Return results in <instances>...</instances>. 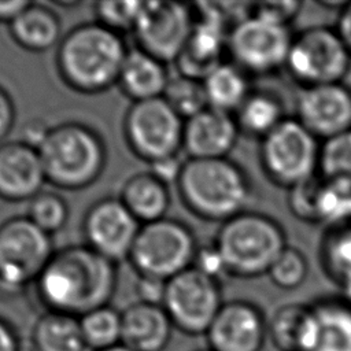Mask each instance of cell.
Masks as SVG:
<instances>
[{"label": "cell", "mask_w": 351, "mask_h": 351, "mask_svg": "<svg viewBox=\"0 0 351 351\" xmlns=\"http://www.w3.org/2000/svg\"><path fill=\"white\" fill-rule=\"evenodd\" d=\"M318 258L326 277L351 298V221L330 225L324 232Z\"/></svg>", "instance_id": "cell-26"}, {"label": "cell", "mask_w": 351, "mask_h": 351, "mask_svg": "<svg viewBox=\"0 0 351 351\" xmlns=\"http://www.w3.org/2000/svg\"><path fill=\"white\" fill-rule=\"evenodd\" d=\"M118 197L143 225L165 218L171 196L169 185L151 171H144L130 176L123 182Z\"/></svg>", "instance_id": "cell-24"}, {"label": "cell", "mask_w": 351, "mask_h": 351, "mask_svg": "<svg viewBox=\"0 0 351 351\" xmlns=\"http://www.w3.org/2000/svg\"><path fill=\"white\" fill-rule=\"evenodd\" d=\"M32 344L34 351H86L81 333L80 318L45 311L32 329Z\"/></svg>", "instance_id": "cell-27"}, {"label": "cell", "mask_w": 351, "mask_h": 351, "mask_svg": "<svg viewBox=\"0 0 351 351\" xmlns=\"http://www.w3.org/2000/svg\"><path fill=\"white\" fill-rule=\"evenodd\" d=\"M141 223L119 197L106 196L88 207L82 218L84 244L119 263L128 261Z\"/></svg>", "instance_id": "cell-14"}, {"label": "cell", "mask_w": 351, "mask_h": 351, "mask_svg": "<svg viewBox=\"0 0 351 351\" xmlns=\"http://www.w3.org/2000/svg\"><path fill=\"white\" fill-rule=\"evenodd\" d=\"M239 134L234 114L207 107L185 121L182 149L188 159L228 158Z\"/></svg>", "instance_id": "cell-19"}, {"label": "cell", "mask_w": 351, "mask_h": 351, "mask_svg": "<svg viewBox=\"0 0 351 351\" xmlns=\"http://www.w3.org/2000/svg\"><path fill=\"white\" fill-rule=\"evenodd\" d=\"M176 188L188 211L221 223L245 211L251 196L247 173L229 158L186 159Z\"/></svg>", "instance_id": "cell-3"}, {"label": "cell", "mask_w": 351, "mask_h": 351, "mask_svg": "<svg viewBox=\"0 0 351 351\" xmlns=\"http://www.w3.org/2000/svg\"><path fill=\"white\" fill-rule=\"evenodd\" d=\"M69 204L63 196L53 191H41L29 202L26 217L49 236L59 233L67 223Z\"/></svg>", "instance_id": "cell-32"}, {"label": "cell", "mask_w": 351, "mask_h": 351, "mask_svg": "<svg viewBox=\"0 0 351 351\" xmlns=\"http://www.w3.org/2000/svg\"><path fill=\"white\" fill-rule=\"evenodd\" d=\"M202 82L208 107L229 114H234L251 92L247 73L232 62L215 66Z\"/></svg>", "instance_id": "cell-28"}, {"label": "cell", "mask_w": 351, "mask_h": 351, "mask_svg": "<svg viewBox=\"0 0 351 351\" xmlns=\"http://www.w3.org/2000/svg\"><path fill=\"white\" fill-rule=\"evenodd\" d=\"M38 154L47 182L66 191L90 186L107 165L106 141L96 129L78 121L51 126Z\"/></svg>", "instance_id": "cell-4"}, {"label": "cell", "mask_w": 351, "mask_h": 351, "mask_svg": "<svg viewBox=\"0 0 351 351\" xmlns=\"http://www.w3.org/2000/svg\"><path fill=\"white\" fill-rule=\"evenodd\" d=\"M197 248V239L185 222L165 217L141 225L128 261L138 277L169 281L192 267Z\"/></svg>", "instance_id": "cell-6"}, {"label": "cell", "mask_w": 351, "mask_h": 351, "mask_svg": "<svg viewBox=\"0 0 351 351\" xmlns=\"http://www.w3.org/2000/svg\"><path fill=\"white\" fill-rule=\"evenodd\" d=\"M129 49L122 34L99 22L71 27L56 47V71L71 90L99 95L118 84Z\"/></svg>", "instance_id": "cell-2"}, {"label": "cell", "mask_w": 351, "mask_h": 351, "mask_svg": "<svg viewBox=\"0 0 351 351\" xmlns=\"http://www.w3.org/2000/svg\"><path fill=\"white\" fill-rule=\"evenodd\" d=\"M184 123L163 97H156L132 103L125 112L122 130L132 154L151 165L180 154Z\"/></svg>", "instance_id": "cell-9"}, {"label": "cell", "mask_w": 351, "mask_h": 351, "mask_svg": "<svg viewBox=\"0 0 351 351\" xmlns=\"http://www.w3.org/2000/svg\"><path fill=\"white\" fill-rule=\"evenodd\" d=\"M51 126L47 125V122L41 118H30L25 122L22 134H21V141L34 147L38 149V147L43 144L45 140Z\"/></svg>", "instance_id": "cell-41"}, {"label": "cell", "mask_w": 351, "mask_h": 351, "mask_svg": "<svg viewBox=\"0 0 351 351\" xmlns=\"http://www.w3.org/2000/svg\"><path fill=\"white\" fill-rule=\"evenodd\" d=\"M47 182L38 149L21 141L0 144V199L30 202Z\"/></svg>", "instance_id": "cell-17"}, {"label": "cell", "mask_w": 351, "mask_h": 351, "mask_svg": "<svg viewBox=\"0 0 351 351\" xmlns=\"http://www.w3.org/2000/svg\"><path fill=\"white\" fill-rule=\"evenodd\" d=\"M141 7L143 1L136 0H106L95 3L93 12L96 16V22L119 34H123L126 32H133Z\"/></svg>", "instance_id": "cell-35"}, {"label": "cell", "mask_w": 351, "mask_h": 351, "mask_svg": "<svg viewBox=\"0 0 351 351\" xmlns=\"http://www.w3.org/2000/svg\"><path fill=\"white\" fill-rule=\"evenodd\" d=\"M221 281L195 267L166 282L162 306L174 329L184 335H206L223 304Z\"/></svg>", "instance_id": "cell-10"}, {"label": "cell", "mask_w": 351, "mask_h": 351, "mask_svg": "<svg viewBox=\"0 0 351 351\" xmlns=\"http://www.w3.org/2000/svg\"><path fill=\"white\" fill-rule=\"evenodd\" d=\"M193 351H211V350L206 347V348H199V350H193Z\"/></svg>", "instance_id": "cell-47"}, {"label": "cell", "mask_w": 351, "mask_h": 351, "mask_svg": "<svg viewBox=\"0 0 351 351\" xmlns=\"http://www.w3.org/2000/svg\"><path fill=\"white\" fill-rule=\"evenodd\" d=\"M10 36L16 45L29 52H45L62 40L59 15L48 5L30 4L8 25Z\"/></svg>", "instance_id": "cell-23"}, {"label": "cell", "mask_w": 351, "mask_h": 351, "mask_svg": "<svg viewBox=\"0 0 351 351\" xmlns=\"http://www.w3.org/2000/svg\"><path fill=\"white\" fill-rule=\"evenodd\" d=\"M274 287L284 291L299 288L308 276L306 255L296 247L287 245L270 266L267 274Z\"/></svg>", "instance_id": "cell-34"}, {"label": "cell", "mask_w": 351, "mask_h": 351, "mask_svg": "<svg viewBox=\"0 0 351 351\" xmlns=\"http://www.w3.org/2000/svg\"><path fill=\"white\" fill-rule=\"evenodd\" d=\"M122 313L121 344L132 351H163L173 333V324L162 304L134 302Z\"/></svg>", "instance_id": "cell-20"}, {"label": "cell", "mask_w": 351, "mask_h": 351, "mask_svg": "<svg viewBox=\"0 0 351 351\" xmlns=\"http://www.w3.org/2000/svg\"><path fill=\"white\" fill-rule=\"evenodd\" d=\"M240 133L263 138L284 119V107L273 93L251 90L234 112Z\"/></svg>", "instance_id": "cell-29"}, {"label": "cell", "mask_w": 351, "mask_h": 351, "mask_svg": "<svg viewBox=\"0 0 351 351\" xmlns=\"http://www.w3.org/2000/svg\"><path fill=\"white\" fill-rule=\"evenodd\" d=\"M213 243L222 258L226 276L237 278L267 274L288 245L285 230L277 219L247 210L222 222Z\"/></svg>", "instance_id": "cell-5"}, {"label": "cell", "mask_w": 351, "mask_h": 351, "mask_svg": "<svg viewBox=\"0 0 351 351\" xmlns=\"http://www.w3.org/2000/svg\"><path fill=\"white\" fill-rule=\"evenodd\" d=\"M16 108L12 96L0 85V144L10 134L15 125Z\"/></svg>", "instance_id": "cell-40"}, {"label": "cell", "mask_w": 351, "mask_h": 351, "mask_svg": "<svg viewBox=\"0 0 351 351\" xmlns=\"http://www.w3.org/2000/svg\"><path fill=\"white\" fill-rule=\"evenodd\" d=\"M166 282L163 280L151 278V277H138L136 284V291L138 295L140 302L145 303H154V304H162Z\"/></svg>", "instance_id": "cell-39"}, {"label": "cell", "mask_w": 351, "mask_h": 351, "mask_svg": "<svg viewBox=\"0 0 351 351\" xmlns=\"http://www.w3.org/2000/svg\"><path fill=\"white\" fill-rule=\"evenodd\" d=\"M340 38L346 44L347 49L351 53V1L343 4V8L340 10L339 19H337V29Z\"/></svg>", "instance_id": "cell-43"}, {"label": "cell", "mask_w": 351, "mask_h": 351, "mask_svg": "<svg viewBox=\"0 0 351 351\" xmlns=\"http://www.w3.org/2000/svg\"><path fill=\"white\" fill-rule=\"evenodd\" d=\"M351 53L333 29L314 26L292 38L285 67L304 86L340 82Z\"/></svg>", "instance_id": "cell-11"}, {"label": "cell", "mask_w": 351, "mask_h": 351, "mask_svg": "<svg viewBox=\"0 0 351 351\" xmlns=\"http://www.w3.org/2000/svg\"><path fill=\"white\" fill-rule=\"evenodd\" d=\"M204 10L195 14V23L188 44L177 59L178 73L203 80L215 66L222 63V51L228 49V33L223 30L222 11L202 3Z\"/></svg>", "instance_id": "cell-18"}, {"label": "cell", "mask_w": 351, "mask_h": 351, "mask_svg": "<svg viewBox=\"0 0 351 351\" xmlns=\"http://www.w3.org/2000/svg\"><path fill=\"white\" fill-rule=\"evenodd\" d=\"M204 336L211 351H262L269 340V318L250 300H229Z\"/></svg>", "instance_id": "cell-15"}, {"label": "cell", "mask_w": 351, "mask_h": 351, "mask_svg": "<svg viewBox=\"0 0 351 351\" xmlns=\"http://www.w3.org/2000/svg\"><path fill=\"white\" fill-rule=\"evenodd\" d=\"M169 81L170 75L165 62L133 48L126 55L117 85L134 103L162 97Z\"/></svg>", "instance_id": "cell-22"}, {"label": "cell", "mask_w": 351, "mask_h": 351, "mask_svg": "<svg viewBox=\"0 0 351 351\" xmlns=\"http://www.w3.org/2000/svg\"><path fill=\"white\" fill-rule=\"evenodd\" d=\"M296 119L324 141L351 129V90L341 82L304 86L296 99Z\"/></svg>", "instance_id": "cell-16"}, {"label": "cell", "mask_w": 351, "mask_h": 351, "mask_svg": "<svg viewBox=\"0 0 351 351\" xmlns=\"http://www.w3.org/2000/svg\"><path fill=\"white\" fill-rule=\"evenodd\" d=\"M195 23L193 5L177 1H143L132 36L136 48L167 63L184 52Z\"/></svg>", "instance_id": "cell-12"}, {"label": "cell", "mask_w": 351, "mask_h": 351, "mask_svg": "<svg viewBox=\"0 0 351 351\" xmlns=\"http://www.w3.org/2000/svg\"><path fill=\"white\" fill-rule=\"evenodd\" d=\"M317 340L313 351H351V300L322 298L313 303Z\"/></svg>", "instance_id": "cell-25"}, {"label": "cell", "mask_w": 351, "mask_h": 351, "mask_svg": "<svg viewBox=\"0 0 351 351\" xmlns=\"http://www.w3.org/2000/svg\"><path fill=\"white\" fill-rule=\"evenodd\" d=\"M269 340L278 351H313L317 317L313 303H287L269 319Z\"/></svg>", "instance_id": "cell-21"}, {"label": "cell", "mask_w": 351, "mask_h": 351, "mask_svg": "<svg viewBox=\"0 0 351 351\" xmlns=\"http://www.w3.org/2000/svg\"><path fill=\"white\" fill-rule=\"evenodd\" d=\"M252 11L248 15L266 19L273 23L288 26L289 21L299 12V1H263L252 4Z\"/></svg>", "instance_id": "cell-36"}, {"label": "cell", "mask_w": 351, "mask_h": 351, "mask_svg": "<svg viewBox=\"0 0 351 351\" xmlns=\"http://www.w3.org/2000/svg\"><path fill=\"white\" fill-rule=\"evenodd\" d=\"M184 162L185 160L180 159V155L166 158V159L158 160L155 163H151L149 171L155 177H158L160 181H163L166 185L171 186V185L177 184L181 170H182V166H184Z\"/></svg>", "instance_id": "cell-38"}, {"label": "cell", "mask_w": 351, "mask_h": 351, "mask_svg": "<svg viewBox=\"0 0 351 351\" xmlns=\"http://www.w3.org/2000/svg\"><path fill=\"white\" fill-rule=\"evenodd\" d=\"M118 285V263L85 244L58 248L34 282L45 311L82 317L107 306Z\"/></svg>", "instance_id": "cell-1"}, {"label": "cell", "mask_w": 351, "mask_h": 351, "mask_svg": "<svg viewBox=\"0 0 351 351\" xmlns=\"http://www.w3.org/2000/svg\"><path fill=\"white\" fill-rule=\"evenodd\" d=\"M56 4L60 7H77L80 3L78 1H56Z\"/></svg>", "instance_id": "cell-46"}, {"label": "cell", "mask_w": 351, "mask_h": 351, "mask_svg": "<svg viewBox=\"0 0 351 351\" xmlns=\"http://www.w3.org/2000/svg\"><path fill=\"white\" fill-rule=\"evenodd\" d=\"M52 236L37 228L26 215L0 223V291L8 295L34 285L52 258Z\"/></svg>", "instance_id": "cell-7"}, {"label": "cell", "mask_w": 351, "mask_h": 351, "mask_svg": "<svg viewBox=\"0 0 351 351\" xmlns=\"http://www.w3.org/2000/svg\"><path fill=\"white\" fill-rule=\"evenodd\" d=\"M80 326L85 346L90 351H101L121 344L122 313L111 304L80 317Z\"/></svg>", "instance_id": "cell-30"}, {"label": "cell", "mask_w": 351, "mask_h": 351, "mask_svg": "<svg viewBox=\"0 0 351 351\" xmlns=\"http://www.w3.org/2000/svg\"><path fill=\"white\" fill-rule=\"evenodd\" d=\"M192 267L202 271L203 274L213 277L221 281L222 276H226V270L222 262V258L214 243L211 244H199V248L195 255Z\"/></svg>", "instance_id": "cell-37"}, {"label": "cell", "mask_w": 351, "mask_h": 351, "mask_svg": "<svg viewBox=\"0 0 351 351\" xmlns=\"http://www.w3.org/2000/svg\"><path fill=\"white\" fill-rule=\"evenodd\" d=\"M292 38L288 26L247 15L232 23L228 52L247 74L270 73L285 66Z\"/></svg>", "instance_id": "cell-13"}, {"label": "cell", "mask_w": 351, "mask_h": 351, "mask_svg": "<svg viewBox=\"0 0 351 351\" xmlns=\"http://www.w3.org/2000/svg\"><path fill=\"white\" fill-rule=\"evenodd\" d=\"M0 351H21V339L14 325L0 315Z\"/></svg>", "instance_id": "cell-42"}, {"label": "cell", "mask_w": 351, "mask_h": 351, "mask_svg": "<svg viewBox=\"0 0 351 351\" xmlns=\"http://www.w3.org/2000/svg\"><path fill=\"white\" fill-rule=\"evenodd\" d=\"M319 149L318 138L298 119L285 118L261 138V167L273 184L291 191L314 177Z\"/></svg>", "instance_id": "cell-8"}, {"label": "cell", "mask_w": 351, "mask_h": 351, "mask_svg": "<svg viewBox=\"0 0 351 351\" xmlns=\"http://www.w3.org/2000/svg\"><path fill=\"white\" fill-rule=\"evenodd\" d=\"M318 170L325 180L351 184V129L321 144Z\"/></svg>", "instance_id": "cell-33"}, {"label": "cell", "mask_w": 351, "mask_h": 351, "mask_svg": "<svg viewBox=\"0 0 351 351\" xmlns=\"http://www.w3.org/2000/svg\"><path fill=\"white\" fill-rule=\"evenodd\" d=\"M162 97L184 121L208 107L202 80L180 73L170 77Z\"/></svg>", "instance_id": "cell-31"}, {"label": "cell", "mask_w": 351, "mask_h": 351, "mask_svg": "<svg viewBox=\"0 0 351 351\" xmlns=\"http://www.w3.org/2000/svg\"><path fill=\"white\" fill-rule=\"evenodd\" d=\"M101 351H132L130 348L122 346V344H118L115 347H111V348H107V350H101Z\"/></svg>", "instance_id": "cell-45"}, {"label": "cell", "mask_w": 351, "mask_h": 351, "mask_svg": "<svg viewBox=\"0 0 351 351\" xmlns=\"http://www.w3.org/2000/svg\"><path fill=\"white\" fill-rule=\"evenodd\" d=\"M27 0H0V23H11L27 5Z\"/></svg>", "instance_id": "cell-44"}]
</instances>
